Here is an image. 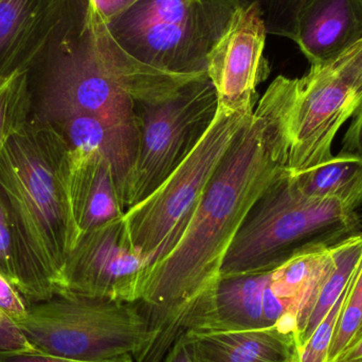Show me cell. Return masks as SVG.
<instances>
[{
    "instance_id": "5",
    "label": "cell",
    "mask_w": 362,
    "mask_h": 362,
    "mask_svg": "<svg viewBox=\"0 0 362 362\" xmlns=\"http://www.w3.org/2000/svg\"><path fill=\"white\" fill-rule=\"evenodd\" d=\"M236 0H138L106 23L134 59L177 76L206 74L209 55L229 27Z\"/></svg>"
},
{
    "instance_id": "9",
    "label": "cell",
    "mask_w": 362,
    "mask_h": 362,
    "mask_svg": "<svg viewBox=\"0 0 362 362\" xmlns=\"http://www.w3.org/2000/svg\"><path fill=\"white\" fill-rule=\"evenodd\" d=\"M151 268L121 217L81 236L64 266L57 295L135 303L141 299Z\"/></svg>"
},
{
    "instance_id": "15",
    "label": "cell",
    "mask_w": 362,
    "mask_h": 362,
    "mask_svg": "<svg viewBox=\"0 0 362 362\" xmlns=\"http://www.w3.org/2000/svg\"><path fill=\"white\" fill-rule=\"evenodd\" d=\"M57 0H0V81L25 70L50 25Z\"/></svg>"
},
{
    "instance_id": "14",
    "label": "cell",
    "mask_w": 362,
    "mask_h": 362,
    "mask_svg": "<svg viewBox=\"0 0 362 362\" xmlns=\"http://www.w3.org/2000/svg\"><path fill=\"white\" fill-rule=\"evenodd\" d=\"M362 40V0H305L296 44L310 66L327 63Z\"/></svg>"
},
{
    "instance_id": "12",
    "label": "cell",
    "mask_w": 362,
    "mask_h": 362,
    "mask_svg": "<svg viewBox=\"0 0 362 362\" xmlns=\"http://www.w3.org/2000/svg\"><path fill=\"white\" fill-rule=\"evenodd\" d=\"M68 185L81 236L127 212L114 168L98 153L70 148Z\"/></svg>"
},
{
    "instance_id": "26",
    "label": "cell",
    "mask_w": 362,
    "mask_h": 362,
    "mask_svg": "<svg viewBox=\"0 0 362 362\" xmlns=\"http://www.w3.org/2000/svg\"><path fill=\"white\" fill-rule=\"evenodd\" d=\"M0 362H85L70 361V359L59 358V357L49 356L40 353H17V354L0 355ZM104 362H134L132 355H124L118 358Z\"/></svg>"
},
{
    "instance_id": "19",
    "label": "cell",
    "mask_w": 362,
    "mask_h": 362,
    "mask_svg": "<svg viewBox=\"0 0 362 362\" xmlns=\"http://www.w3.org/2000/svg\"><path fill=\"white\" fill-rule=\"evenodd\" d=\"M31 114L27 74L17 72L0 90V150Z\"/></svg>"
},
{
    "instance_id": "7",
    "label": "cell",
    "mask_w": 362,
    "mask_h": 362,
    "mask_svg": "<svg viewBox=\"0 0 362 362\" xmlns=\"http://www.w3.org/2000/svg\"><path fill=\"white\" fill-rule=\"evenodd\" d=\"M362 105V40L283 89L289 142L288 172L316 167L333 156L338 132Z\"/></svg>"
},
{
    "instance_id": "25",
    "label": "cell",
    "mask_w": 362,
    "mask_h": 362,
    "mask_svg": "<svg viewBox=\"0 0 362 362\" xmlns=\"http://www.w3.org/2000/svg\"><path fill=\"white\" fill-rule=\"evenodd\" d=\"M341 152L350 153L362 158V105L353 117L344 134Z\"/></svg>"
},
{
    "instance_id": "18",
    "label": "cell",
    "mask_w": 362,
    "mask_h": 362,
    "mask_svg": "<svg viewBox=\"0 0 362 362\" xmlns=\"http://www.w3.org/2000/svg\"><path fill=\"white\" fill-rule=\"evenodd\" d=\"M331 257L332 246L310 249L293 255L272 270L268 287L276 298L289 304L295 319L302 301Z\"/></svg>"
},
{
    "instance_id": "32",
    "label": "cell",
    "mask_w": 362,
    "mask_h": 362,
    "mask_svg": "<svg viewBox=\"0 0 362 362\" xmlns=\"http://www.w3.org/2000/svg\"><path fill=\"white\" fill-rule=\"evenodd\" d=\"M352 362H362V359H361V361H352Z\"/></svg>"
},
{
    "instance_id": "16",
    "label": "cell",
    "mask_w": 362,
    "mask_h": 362,
    "mask_svg": "<svg viewBox=\"0 0 362 362\" xmlns=\"http://www.w3.org/2000/svg\"><path fill=\"white\" fill-rule=\"evenodd\" d=\"M362 259V231L332 246V257L302 301L296 318L300 349L348 288Z\"/></svg>"
},
{
    "instance_id": "8",
    "label": "cell",
    "mask_w": 362,
    "mask_h": 362,
    "mask_svg": "<svg viewBox=\"0 0 362 362\" xmlns=\"http://www.w3.org/2000/svg\"><path fill=\"white\" fill-rule=\"evenodd\" d=\"M218 110L209 78L185 85L158 103L138 104L140 142L125 192V208L146 199L191 154Z\"/></svg>"
},
{
    "instance_id": "31",
    "label": "cell",
    "mask_w": 362,
    "mask_h": 362,
    "mask_svg": "<svg viewBox=\"0 0 362 362\" xmlns=\"http://www.w3.org/2000/svg\"><path fill=\"white\" fill-rule=\"evenodd\" d=\"M361 332H362V327H361V329H359V332L357 334L361 333ZM357 334H356V335H357Z\"/></svg>"
},
{
    "instance_id": "4",
    "label": "cell",
    "mask_w": 362,
    "mask_h": 362,
    "mask_svg": "<svg viewBox=\"0 0 362 362\" xmlns=\"http://www.w3.org/2000/svg\"><path fill=\"white\" fill-rule=\"evenodd\" d=\"M18 327L36 353L85 362H139L156 336L139 302L74 295L31 304Z\"/></svg>"
},
{
    "instance_id": "2",
    "label": "cell",
    "mask_w": 362,
    "mask_h": 362,
    "mask_svg": "<svg viewBox=\"0 0 362 362\" xmlns=\"http://www.w3.org/2000/svg\"><path fill=\"white\" fill-rule=\"evenodd\" d=\"M70 148L52 124L29 117L0 150V193L15 243L17 288L30 303L57 295L81 234L69 199Z\"/></svg>"
},
{
    "instance_id": "27",
    "label": "cell",
    "mask_w": 362,
    "mask_h": 362,
    "mask_svg": "<svg viewBox=\"0 0 362 362\" xmlns=\"http://www.w3.org/2000/svg\"><path fill=\"white\" fill-rule=\"evenodd\" d=\"M138 0H91L95 10L110 23L116 17L127 12Z\"/></svg>"
},
{
    "instance_id": "1",
    "label": "cell",
    "mask_w": 362,
    "mask_h": 362,
    "mask_svg": "<svg viewBox=\"0 0 362 362\" xmlns=\"http://www.w3.org/2000/svg\"><path fill=\"white\" fill-rule=\"evenodd\" d=\"M288 172V146L276 125L255 110L209 182L171 252L148 272L141 302L175 312L217 282L226 255L266 189Z\"/></svg>"
},
{
    "instance_id": "17",
    "label": "cell",
    "mask_w": 362,
    "mask_h": 362,
    "mask_svg": "<svg viewBox=\"0 0 362 362\" xmlns=\"http://www.w3.org/2000/svg\"><path fill=\"white\" fill-rule=\"evenodd\" d=\"M291 176L306 197L334 200L354 210L362 204V158L356 155L340 151L325 163Z\"/></svg>"
},
{
    "instance_id": "11",
    "label": "cell",
    "mask_w": 362,
    "mask_h": 362,
    "mask_svg": "<svg viewBox=\"0 0 362 362\" xmlns=\"http://www.w3.org/2000/svg\"><path fill=\"white\" fill-rule=\"evenodd\" d=\"M48 123L63 136L70 148L98 153L112 165L124 202L139 148L140 119L137 122H120L76 112L62 115Z\"/></svg>"
},
{
    "instance_id": "6",
    "label": "cell",
    "mask_w": 362,
    "mask_h": 362,
    "mask_svg": "<svg viewBox=\"0 0 362 362\" xmlns=\"http://www.w3.org/2000/svg\"><path fill=\"white\" fill-rule=\"evenodd\" d=\"M252 114L218 106L210 127L187 159L123 215L132 243L152 266L180 242L209 182Z\"/></svg>"
},
{
    "instance_id": "30",
    "label": "cell",
    "mask_w": 362,
    "mask_h": 362,
    "mask_svg": "<svg viewBox=\"0 0 362 362\" xmlns=\"http://www.w3.org/2000/svg\"><path fill=\"white\" fill-rule=\"evenodd\" d=\"M8 80H10V78H6V80L0 81V90L4 88V85L6 84V82H8Z\"/></svg>"
},
{
    "instance_id": "22",
    "label": "cell",
    "mask_w": 362,
    "mask_h": 362,
    "mask_svg": "<svg viewBox=\"0 0 362 362\" xmlns=\"http://www.w3.org/2000/svg\"><path fill=\"white\" fill-rule=\"evenodd\" d=\"M0 274L16 286L14 235H13L8 209L4 204L1 193H0Z\"/></svg>"
},
{
    "instance_id": "29",
    "label": "cell",
    "mask_w": 362,
    "mask_h": 362,
    "mask_svg": "<svg viewBox=\"0 0 362 362\" xmlns=\"http://www.w3.org/2000/svg\"><path fill=\"white\" fill-rule=\"evenodd\" d=\"M362 359V332L357 334L348 346L344 349L336 362H352Z\"/></svg>"
},
{
    "instance_id": "21",
    "label": "cell",
    "mask_w": 362,
    "mask_h": 362,
    "mask_svg": "<svg viewBox=\"0 0 362 362\" xmlns=\"http://www.w3.org/2000/svg\"><path fill=\"white\" fill-rule=\"evenodd\" d=\"M362 327V259L351 280L346 305L329 350V362H336Z\"/></svg>"
},
{
    "instance_id": "20",
    "label": "cell",
    "mask_w": 362,
    "mask_h": 362,
    "mask_svg": "<svg viewBox=\"0 0 362 362\" xmlns=\"http://www.w3.org/2000/svg\"><path fill=\"white\" fill-rule=\"evenodd\" d=\"M240 6H255L266 32L272 35L297 40L298 17L305 0H236Z\"/></svg>"
},
{
    "instance_id": "13",
    "label": "cell",
    "mask_w": 362,
    "mask_h": 362,
    "mask_svg": "<svg viewBox=\"0 0 362 362\" xmlns=\"http://www.w3.org/2000/svg\"><path fill=\"white\" fill-rule=\"evenodd\" d=\"M192 362H298L293 332L279 327L247 331H191L182 334Z\"/></svg>"
},
{
    "instance_id": "3",
    "label": "cell",
    "mask_w": 362,
    "mask_h": 362,
    "mask_svg": "<svg viewBox=\"0 0 362 362\" xmlns=\"http://www.w3.org/2000/svg\"><path fill=\"white\" fill-rule=\"evenodd\" d=\"M361 231L357 210L334 200L306 197L287 172L247 215L219 278L272 272L298 253L333 246Z\"/></svg>"
},
{
    "instance_id": "28",
    "label": "cell",
    "mask_w": 362,
    "mask_h": 362,
    "mask_svg": "<svg viewBox=\"0 0 362 362\" xmlns=\"http://www.w3.org/2000/svg\"><path fill=\"white\" fill-rule=\"evenodd\" d=\"M160 362H192L182 335L174 342Z\"/></svg>"
},
{
    "instance_id": "24",
    "label": "cell",
    "mask_w": 362,
    "mask_h": 362,
    "mask_svg": "<svg viewBox=\"0 0 362 362\" xmlns=\"http://www.w3.org/2000/svg\"><path fill=\"white\" fill-rule=\"evenodd\" d=\"M35 353L16 323L6 319L0 325V355Z\"/></svg>"
},
{
    "instance_id": "10",
    "label": "cell",
    "mask_w": 362,
    "mask_h": 362,
    "mask_svg": "<svg viewBox=\"0 0 362 362\" xmlns=\"http://www.w3.org/2000/svg\"><path fill=\"white\" fill-rule=\"evenodd\" d=\"M266 32L255 6H238L229 27L209 55L206 74L218 98V106L253 112L259 102L257 87L270 74L264 57Z\"/></svg>"
},
{
    "instance_id": "23",
    "label": "cell",
    "mask_w": 362,
    "mask_h": 362,
    "mask_svg": "<svg viewBox=\"0 0 362 362\" xmlns=\"http://www.w3.org/2000/svg\"><path fill=\"white\" fill-rule=\"evenodd\" d=\"M30 306L19 289L0 274V312L18 325L27 318Z\"/></svg>"
}]
</instances>
